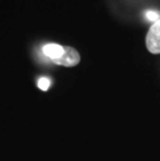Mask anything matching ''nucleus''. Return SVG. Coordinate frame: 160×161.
Returning <instances> with one entry per match:
<instances>
[{
  "instance_id": "39448f33",
  "label": "nucleus",
  "mask_w": 160,
  "mask_h": 161,
  "mask_svg": "<svg viewBox=\"0 0 160 161\" xmlns=\"http://www.w3.org/2000/svg\"><path fill=\"white\" fill-rule=\"evenodd\" d=\"M146 18H147L149 21H158L160 16L158 15L157 13L154 12V11H148L147 13H146Z\"/></svg>"
},
{
  "instance_id": "20e7f679",
  "label": "nucleus",
  "mask_w": 160,
  "mask_h": 161,
  "mask_svg": "<svg viewBox=\"0 0 160 161\" xmlns=\"http://www.w3.org/2000/svg\"><path fill=\"white\" fill-rule=\"evenodd\" d=\"M50 85H51V80L49 79V78H47V77L40 78L39 81H37V86H39L40 90H42L44 92L48 91Z\"/></svg>"
},
{
  "instance_id": "f03ea898",
  "label": "nucleus",
  "mask_w": 160,
  "mask_h": 161,
  "mask_svg": "<svg viewBox=\"0 0 160 161\" xmlns=\"http://www.w3.org/2000/svg\"><path fill=\"white\" fill-rule=\"evenodd\" d=\"M80 55L72 47H63V53L57 59L53 60L54 64L63 67H74L79 64Z\"/></svg>"
},
{
  "instance_id": "f257e3e1",
  "label": "nucleus",
  "mask_w": 160,
  "mask_h": 161,
  "mask_svg": "<svg viewBox=\"0 0 160 161\" xmlns=\"http://www.w3.org/2000/svg\"><path fill=\"white\" fill-rule=\"evenodd\" d=\"M146 45L151 53H160V19L153 24L151 28L149 29L147 37H146Z\"/></svg>"
},
{
  "instance_id": "7ed1b4c3",
  "label": "nucleus",
  "mask_w": 160,
  "mask_h": 161,
  "mask_svg": "<svg viewBox=\"0 0 160 161\" xmlns=\"http://www.w3.org/2000/svg\"><path fill=\"white\" fill-rule=\"evenodd\" d=\"M42 52L46 57L53 61L63 55V47L58 44H47L42 48Z\"/></svg>"
}]
</instances>
